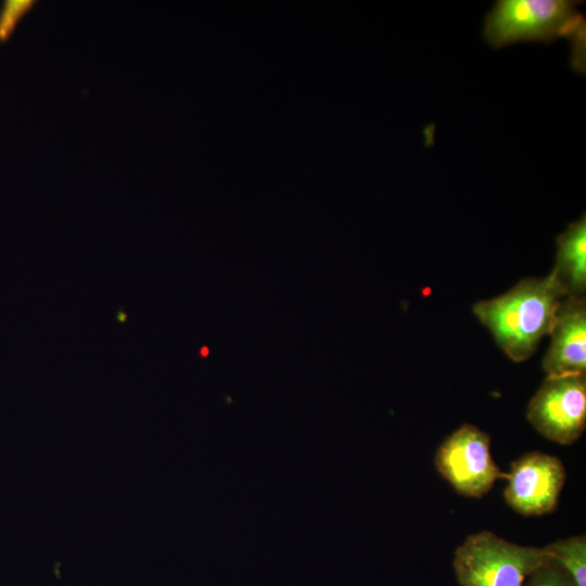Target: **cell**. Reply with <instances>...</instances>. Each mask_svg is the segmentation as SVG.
I'll return each mask as SVG.
<instances>
[{
    "label": "cell",
    "instance_id": "obj_5",
    "mask_svg": "<svg viewBox=\"0 0 586 586\" xmlns=\"http://www.w3.org/2000/svg\"><path fill=\"white\" fill-rule=\"evenodd\" d=\"M526 416L549 441L576 442L586 428V374L547 375L531 398Z\"/></svg>",
    "mask_w": 586,
    "mask_h": 586
},
{
    "label": "cell",
    "instance_id": "obj_8",
    "mask_svg": "<svg viewBox=\"0 0 586 586\" xmlns=\"http://www.w3.org/2000/svg\"><path fill=\"white\" fill-rule=\"evenodd\" d=\"M556 265L550 272L566 296L585 297L586 216L571 222L556 241Z\"/></svg>",
    "mask_w": 586,
    "mask_h": 586
},
{
    "label": "cell",
    "instance_id": "obj_2",
    "mask_svg": "<svg viewBox=\"0 0 586 586\" xmlns=\"http://www.w3.org/2000/svg\"><path fill=\"white\" fill-rule=\"evenodd\" d=\"M571 0H498L485 17L483 36L494 48L520 41L582 40L585 22ZM576 42V41H575Z\"/></svg>",
    "mask_w": 586,
    "mask_h": 586
},
{
    "label": "cell",
    "instance_id": "obj_11",
    "mask_svg": "<svg viewBox=\"0 0 586 586\" xmlns=\"http://www.w3.org/2000/svg\"><path fill=\"white\" fill-rule=\"evenodd\" d=\"M35 1L7 0L0 10V42L7 41L22 17L34 7Z\"/></svg>",
    "mask_w": 586,
    "mask_h": 586
},
{
    "label": "cell",
    "instance_id": "obj_4",
    "mask_svg": "<svg viewBox=\"0 0 586 586\" xmlns=\"http://www.w3.org/2000/svg\"><path fill=\"white\" fill-rule=\"evenodd\" d=\"M440 474L466 497L481 498L495 482L506 479L491 454V437L479 428L464 423L448 435L434 457Z\"/></svg>",
    "mask_w": 586,
    "mask_h": 586
},
{
    "label": "cell",
    "instance_id": "obj_1",
    "mask_svg": "<svg viewBox=\"0 0 586 586\" xmlns=\"http://www.w3.org/2000/svg\"><path fill=\"white\" fill-rule=\"evenodd\" d=\"M565 293L553 276L525 278L506 293L474 304L472 310L514 362L528 359L549 334Z\"/></svg>",
    "mask_w": 586,
    "mask_h": 586
},
{
    "label": "cell",
    "instance_id": "obj_10",
    "mask_svg": "<svg viewBox=\"0 0 586 586\" xmlns=\"http://www.w3.org/2000/svg\"><path fill=\"white\" fill-rule=\"evenodd\" d=\"M524 586H574L569 574L555 561L547 560L525 581Z\"/></svg>",
    "mask_w": 586,
    "mask_h": 586
},
{
    "label": "cell",
    "instance_id": "obj_9",
    "mask_svg": "<svg viewBox=\"0 0 586 586\" xmlns=\"http://www.w3.org/2000/svg\"><path fill=\"white\" fill-rule=\"evenodd\" d=\"M543 550L547 558L557 562L571 577L574 586H586V537L571 536L556 540Z\"/></svg>",
    "mask_w": 586,
    "mask_h": 586
},
{
    "label": "cell",
    "instance_id": "obj_3",
    "mask_svg": "<svg viewBox=\"0 0 586 586\" xmlns=\"http://www.w3.org/2000/svg\"><path fill=\"white\" fill-rule=\"evenodd\" d=\"M546 560L543 548L518 545L481 531L456 548L453 566L460 586H524Z\"/></svg>",
    "mask_w": 586,
    "mask_h": 586
},
{
    "label": "cell",
    "instance_id": "obj_6",
    "mask_svg": "<svg viewBox=\"0 0 586 586\" xmlns=\"http://www.w3.org/2000/svg\"><path fill=\"white\" fill-rule=\"evenodd\" d=\"M506 480L504 497L511 509L525 517L544 515L557 507L565 468L556 456L531 451L511 463Z\"/></svg>",
    "mask_w": 586,
    "mask_h": 586
},
{
    "label": "cell",
    "instance_id": "obj_7",
    "mask_svg": "<svg viewBox=\"0 0 586 586\" xmlns=\"http://www.w3.org/2000/svg\"><path fill=\"white\" fill-rule=\"evenodd\" d=\"M548 335L551 341L542 362L547 375L586 374L585 297L561 301Z\"/></svg>",
    "mask_w": 586,
    "mask_h": 586
}]
</instances>
